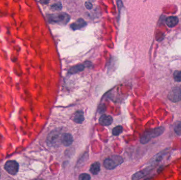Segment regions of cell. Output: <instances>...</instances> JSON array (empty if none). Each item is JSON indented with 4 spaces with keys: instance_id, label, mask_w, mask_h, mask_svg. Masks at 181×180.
I'll use <instances>...</instances> for the list:
<instances>
[{
    "instance_id": "277c9868",
    "label": "cell",
    "mask_w": 181,
    "mask_h": 180,
    "mask_svg": "<svg viewBox=\"0 0 181 180\" xmlns=\"http://www.w3.org/2000/svg\"><path fill=\"white\" fill-rule=\"evenodd\" d=\"M123 162L122 157L119 155H113L104 161V166L107 170H113L122 164Z\"/></svg>"
},
{
    "instance_id": "603a6c76",
    "label": "cell",
    "mask_w": 181,
    "mask_h": 180,
    "mask_svg": "<svg viewBox=\"0 0 181 180\" xmlns=\"http://www.w3.org/2000/svg\"><path fill=\"white\" fill-rule=\"evenodd\" d=\"M39 2L41 3L42 4H46L47 3H49V1H40Z\"/></svg>"
},
{
    "instance_id": "8fae6325",
    "label": "cell",
    "mask_w": 181,
    "mask_h": 180,
    "mask_svg": "<svg viewBox=\"0 0 181 180\" xmlns=\"http://www.w3.org/2000/svg\"><path fill=\"white\" fill-rule=\"evenodd\" d=\"M73 120L77 124H82L84 120V115L83 111H77L73 116Z\"/></svg>"
},
{
    "instance_id": "4fadbf2b",
    "label": "cell",
    "mask_w": 181,
    "mask_h": 180,
    "mask_svg": "<svg viewBox=\"0 0 181 180\" xmlns=\"http://www.w3.org/2000/svg\"><path fill=\"white\" fill-rule=\"evenodd\" d=\"M85 68V66L84 65H78L72 67L69 70L68 72L70 74H75L79 72L83 71Z\"/></svg>"
},
{
    "instance_id": "5b68a950",
    "label": "cell",
    "mask_w": 181,
    "mask_h": 180,
    "mask_svg": "<svg viewBox=\"0 0 181 180\" xmlns=\"http://www.w3.org/2000/svg\"><path fill=\"white\" fill-rule=\"evenodd\" d=\"M19 165L18 163L14 160H10L5 163L4 169L11 175H16L19 171Z\"/></svg>"
},
{
    "instance_id": "2e32d148",
    "label": "cell",
    "mask_w": 181,
    "mask_h": 180,
    "mask_svg": "<svg viewBox=\"0 0 181 180\" xmlns=\"http://www.w3.org/2000/svg\"><path fill=\"white\" fill-rule=\"evenodd\" d=\"M174 131L177 135H181V122H178L175 124Z\"/></svg>"
},
{
    "instance_id": "52a82bcc",
    "label": "cell",
    "mask_w": 181,
    "mask_h": 180,
    "mask_svg": "<svg viewBox=\"0 0 181 180\" xmlns=\"http://www.w3.org/2000/svg\"><path fill=\"white\" fill-rule=\"evenodd\" d=\"M168 98L172 102H179L181 99V90L179 88L173 89L169 94Z\"/></svg>"
},
{
    "instance_id": "9c48e42d",
    "label": "cell",
    "mask_w": 181,
    "mask_h": 180,
    "mask_svg": "<svg viewBox=\"0 0 181 180\" xmlns=\"http://www.w3.org/2000/svg\"><path fill=\"white\" fill-rule=\"evenodd\" d=\"M112 122H113V119L111 116L107 115H103L100 117L99 119V122L100 124L105 126L111 125Z\"/></svg>"
},
{
    "instance_id": "ba28073f",
    "label": "cell",
    "mask_w": 181,
    "mask_h": 180,
    "mask_svg": "<svg viewBox=\"0 0 181 180\" xmlns=\"http://www.w3.org/2000/svg\"><path fill=\"white\" fill-rule=\"evenodd\" d=\"M73 143V137L70 133H64L62 134L61 137V143L65 146H69Z\"/></svg>"
},
{
    "instance_id": "44dd1931",
    "label": "cell",
    "mask_w": 181,
    "mask_h": 180,
    "mask_svg": "<svg viewBox=\"0 0 181 180\" xmlns=\"http://www.w3.org/2000/svg\"><path fill=\"white\" fill-rule=\"evenodd\" d=\"M105 105H102L101 106H100V108H99V111H102V112H104L105 111Z\"/></svg>"
},
{
    "instance_id": "ac0fdd59",
    "label": "cell",
    "mask_w": 181,
    "mask_h": 180,
    "mask_svg": "<svg viewBox=\"0 0 181 180\" xmlns=\"http://www.w3.org/2000/svg\"><path fill=\"white\" fill-rule=\"evenodd\" d=\"M174 80L177 82H180L181 81V72L180 71H177L175 72L174 74Z\"/></svg>"
},
{
    "instance_id": "5bb4252c",
    "label": "cell",
    "mask_w": 181,
    "mask_h": 180,
    "mask_svg": "<svg viewBox=\"0 0 181 180\" xmlns=\"http://www.w3.org/2000/svg\"><path fill=\"white\" fill-rule=\"evenodd\" d=\"M101 165L99 162H95L91 165L90 167V172L93 175H96L100 171Z\"/></svg>"
},
{
    "instance_id": "ffe728a7",
    "label": "cell",
    "mask_w": 181,
    "mask_h": 180,
    "mask_svg": "<svg viewBox=\"0 0 181 180\" xmlns=\"http://www.w3.org/2000/svg\"><path fill=\"white\" fill-rule=\"evenodd\" d=\"M85 7L88 10H91L93 8V4L90 2H86L85 3Z\"/></svg>"
},
{
    "instance_id": "cb8c5ba5",
    "label": "cell",
    "mask_w": 181,
    "mask_h": 180,
    "mask_svg": "<svg viewBox=\"0 0 181 180\" xmlns=\"http://www.w3.org/2000/svg\"><path fill=\"white\" fill-rule=\"evenodd\" d=\"M1 172H0V178H1Z\"/></svg>"
},
{
    "instance_id": "7a4b0ae2",
    "label": "cell",
    "mask_w": 181,
    "mask_h": 180,
    "mask_svg": "<svg viewBox=\"0 0 181 180\" xmlns=\"http://www.w3.org/2000/svg\"><path fill=\"white\" fill-rule=\"evenodd\" d=\"M70 20V15L64 12L49 14L47 16V20L50 23H57L59 24L65 25Z\"/></svg>"
},
{
    "instance_id": "7c38bea8",
    "label": "cell",
    "mask_w": 181,
    "mask_h": 180,
    "mask_svg": "<svg viewBox=\"0 0 181 180\" xmlns=\"http://www.w3.org/2000/svg\"><path fill=\"white\" fill-rule=\"evenodd\" d=\"M179 23V18L177 16H170L166 20V23L168 27L173 28Z\"/></svg>"
},
{
    "instance_id": "3957f363",
    "label": "cell",
    "mask_w": 181,
    "mask_h": 180,
    "mask_svg": "<svg viewBox=\"0 0 181 180\" xmlns=\"http://www.w3.org/2000/svg\"><path fill=\"white\" fill-rule=\"evenodd\" d=\"M61 134L60 129H56L51 131L47 136L46 143L47 145L50 147H56L61 143Z\"/></svg>"
},
{
    "instance_id": "8992f818",
    "label": "cell",
    "mask_w": 181,
    "mask_h": 180,
    "mask_svg": "<svg viewBox=\"0 0 181 180\" xmlns=\"http://www.w3.org/2000/svg\"><path fill=\"white\" fill-rule=\"evenodd\" d=\"M154 166L153 165L147 167L146 168L144 169L142 171H138L136 173H135L132 176V180H139L144 177L145 176H146L147 174H148L151 170L153 169Z\"/></svg>"
},
{
    "instance_id": "e0dca14e",
    "label": "cell",
    "mask_w": 181,
    "mask_h": 180,
    "mask_svg": "<svg viewBox=\"0 0 181 180\" xmlns=\"http://www.w3.org/2000/svg\"><path fill=\"white\" fill-rule=\"evenodd\" d=\"M62 4L60 2H57L54 3L51 6V8L55 11H59L62 9Z\"/></svg>"
},
{
    "instance_id": "d6986e66",
    "label": "cell",
    "mask_w": 181,
    "mask_h": 180,
    "mask_svg": "<svg viewBox=\"0 0 181 180\" xmlns=\"http://www.w3.org/2000/svg\"><path fill=\"white\" fill-rule=\"evenodd\" d=\"M79 180H90V176L88 174L82 173L79 175Z\"/></svg>"
},
{
    "instance_id": "9a60e30c",
    "label": "cell",
    "mask_w": 181,
    "mask_h": 180,
    "mask_svg": "<svg viewBox=\"0 0 181 180\" xmlns=\"http://www.w3.org/2000/svg\"><path fill=\"white\" fill-rule=\"evenodd\" d=\"M123 131V127L120 125L117 126L116 127H114L113 129H112V134L114 136H118Z\"/></svg>"
},
{
    "instance_id": "30bf717a",
    "label": "cell",
    "mask_w": 181,
    "mask_h": 180,
    "mask_svg": "<svg viewBox=\"0 0 181 180\" xmlns=\"http://www.w3.org/2000/svg\"><path fill=\"white\" fill-rule=\"evenodd\" d=\"M86 22L84 20L83 18H79L74 23H72L70 25V28L73 30H76L84 28L86 26Z\"/></svg>"
},
{
    "instance_id": "7402d4cb",
    "label": "cell",
    "mask_w": 181,
    "mask_h": 180,
    "mask_svg": "<svg viewBox=\"0 0 181 180\" xmlns=\"http://www.w3.org/2000/svg\"><path fill=\"white\" fill-rule=\"evenodd\" d=\"M84 65L85 67V66L87 67H90L91 66V63H90V62H86V63H85V64H84Z\"/></svg>"
},
{
    "instance_id": "6da1fadb",
    "label": "cell",
    "mask_w": 181,
    "mask_h": 180,
    "mask_svg": "<svg viewBox=\"0 0 181 180\" xmlns=\"http://www.w3.org/2000/svg\"><path fill=\"white\" fill-rule=\"evenodd\" d=\"M164 132V128L158 127L147 131L140 137V143L143 144L148 143L151 139L159 136Z\"/></svg>"
}]
</instances>
